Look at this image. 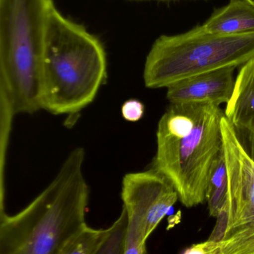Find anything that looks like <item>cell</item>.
Returning a JSON list of instances; mask_svg holds the SVG:
<instances>
[{"label":"cell","instance_id":"1","mask_svg":"<svg viewBox=\"0 0 254 254\" xmlns=\"http://www.w3.org/2000/svg\"><path fill=\"white\" fill-rule=\"evenodd\" d=\"M224 116L215 104H170L160 119L152 168L172 185L187 208L207 201L212 176L224 152Z\"/></svg>","mask_w":254,"mask_h":254},{"label":"cell","instance_id":"2","mask_svg":"<svg viewBox=\"0 0 254 254\" xmlns=\"http://www.w3.org/2000/svg\"><path fill=\"white\" fill-rule=\"evenodd\" d=\"M85 151L73 149L52 182L16 214H0V254H60L86 224Z\"/></svg>","mask_w":254,"mask_h":254},{"label":"cell","instance_id":"3","mask_svg":"<svg viewBox=\"0 0 254 254\" xmlns=\"http://www.w3.org/2000/svg\"><path fill=\"white\" fill-rule=\"evenodd\" d=\"M107 78V57L99 40L83 25L51 7L42 64L41 107L73 115L95 99Z\"/></svg>","mask_w":254,"mask_h":254},{"label":"cell","instance_id":"4","mask_svg":"<svg viewBox=\"0 0 254 254\" xmlns=\"http://www.w3.org/2000/svg\"><path fill=\"white\" fill-rule=\"evenodd\" d=\"M52 0H0V88L6 125L41 107L42 64Z\"/></svg>","mask_w":254,"mask_h":254},{"label":"cell","instance_id":"5","mask_svg":"<svg viewBox=\"0 0 254 254\" xmlns=\"http://www.w3.org/2000/svg\"><path fill=\"white\" fill-rule=\"evenodd\" d=\"M254 58V31L212 34L201 25L155 40L145 63L143 80L162 89L186 79L227 68H240Z\"/></svg>","mask_w":254,"mask_h":254},{"label":"cell","instance_id":"6","mask_svg":"<svg viewBox=\"0 0 254 254\" xmlns=\"http://www.w3.org/2000/svg\"><path fill=\"white\" fill-rule=\"evenodd\" d=\"M222 131L228 195L209 239L219 246H227L254 237V161L225 116Z\"/></svg>","mask_w":254,"mask_h":254},{"label":"cell","instance_id":"7","mask_svg":"<svg viewBox=\"0 0 254 254\" xmlns=\"http://www.w3.org/2000/svg\"><path fill=\"white\" fill-rule=\"evenodd\" d=\"M121 196L128 217L140 221L148 237L179 200L172 185L153 168L125 175Z\"/></svg>","mask_w":254,"mask_h":254},{"label":"cell","instance_id":"8","mask_svg":"<svg viewBox=\"0 0 254 254\" xmlns=\"http://www.w3.org/2000/svg\"><path fill=\"white\" fill-rule=\"evenodd\" d=\"M235 68H222L178 82L167 88V98L172 105L228 104L234 93Z\"/></svg>","mask_w":254,"mask_h":254},{"label":"cell","instance_id":"9","mask_svg":"<svg viewBox=\"0 0 254 254\" xmlns=\"http://www.w3.org/2000/svg\"><path fill=\"white\" fill-rule=\"evenodd\" d=\"M225 116L236 132L254 137V58L240 67Z\"/></svg>","mask_w":254,"mask_h":254},{"label":"cell","instance_id":"10","mask_svg":"<svg viewBox=\"0 0 254 254\" xmlns=\"http://www.w3.org/2000/svg\"><path fill=\"white\" fill-rule=\"evenodd\" d=\"M202 27L207 32L225 35L254 31V6L244 0H230L215 10Z\"/></svg>","mask_w":254,"mask_h":254},{"label":"cell","instance_id":"11","mask_svg":"<svg viewBox=\"0 0 254 254\" xmlns=\"http://www.w3.org/2000/svg\"><path fill=\"white\" fill-rule=\"evenodd\" d=\"M228 179L224 152L212 176L207 192V202L210 216L217 218L226 204Z\"/></svg>","mask_w":254,"mask_h":254},{"label":"cell","instance_id":"12","mask_svg":"<svg viewBox=\"0 0 254 254\" xmlns=\"http://www.w3.org/2000/svg\"><path fill=\"white\" fill-rule=\"evenodd\" d=\"M107 229H94L86 225L64 246L60 254H95L108 235Z\"/></svg>","mask_w":254,"mask_h":254},{"label":"cell","instance_id":"13","mask_svg":"<svg viewBox=\"0 0 254 254\" xmlns=\"http://www.w3.org/2000/svg\"><path fill=\"white\" fill-rule=\"evenodd\" d=\"M128 223V215L122 208L120 216L109 228L108 235L95 254H125Z\"/></svg>","mask_w":254,"mask_h":254},{"label":"cell","instance_id":"14","mask_svg":"<svg viewBox=\"0 0 254 254\" xmlns=\"http://www.w3.org/2000/svg\"><path fill=\"white\" fill-rule=\"evenodd\" d=\"M125 254H146L149 237L144 225L137 219L128 218Z\"/></svg>","mask_w":254,"mask_h":254},{"label":"cell","instance_id":"15","mask_svg":"<svg viewBox=\"0 0 254 254\" xmlns=\"http://www.w3.org/2000/svg\"><path fill=\"white\" fill-rule=\"evenodd\" d=\"M144 104L138 100H128L122 107V117L127 122H139L144 116Z\"/></svg>","mask_w":254,"mask_h":254},{"label":"cell","instance_id":"16","mask_svg":"<svg viewBox=\"0 0 254 254\" xmlns=\"http://www.w3.org/2000/svg\"><path fill=\"white\" fill-rule=\"evenodd\" d=\"M181 254H221L220 248L216 241L210 240L189 246Z\"/></svg>","mask_w":254,"mask_h":254},{"label":"cell","instance_id":"17","mask_svg":"<svg viewBox=\"0 0 254 254\" xmlns=\"http://www.w3.org/2000/svg\"><path fill=\"white\" fill-rule=\"evenodd\" d=\"M236 134L245 150L254 161V137L249 134H242V133L236 132Z\"/></svg>","mask_w":254,"mask_h":254},{"label":"cell","instance_id":"18","mask_svg":"<svg viewBox=\"0 0 254 254\" xmlns=\"http://www.w3.org/2000/svg\"><path fill=\"white\" fill-rule=\"evenodd\" d=\"M244 1H248V2L250 3L252 5L254 6V0H244Z\"/></svg>","mask_w":254,"mask_h":254},{"label":"cell","instance_id":"19","mask_svg":"<svg viewBox=\"0 0 254 254\" xmlns=\"http://www.w3.org/2000/svg\"><path fill=\"white\" fill-rule=\"evenodd\" d=\"M157 1H173V0H157Z\"/></svg>","mask_w":254,"mask_h":254}]
</instances>
